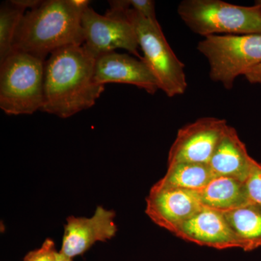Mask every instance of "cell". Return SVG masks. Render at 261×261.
Returning <instances> with one entry per match:
<instances>
[{
	"mask_svg": "<svg viewBox=\"0 0 261 261\" xmlns=\"http://www.w3.org/2000/svg\"><path fill=\"white\" fill-rule=\"evenodd\" d=\"M95 60L83 45L51 53L44 65L41 111L68 118L92 107L105 90L95 80Z\"/></svg>",
	"mask_w": 261,
	"mask_h": 261,
	"instance_id": "6da1fadb",
	"label": "cell"
},
{
	"mask_svg": "<svg viewBox=\"0 0 261 261\" xmlns=\"http://www.w3.org/2000/svg\"><path fill=\"white\" fill-rule=\"evenodd\" d=\"M88 0H46L24 14L13 51H23L45 60L58 49L83 45L82 18Z\"/></svg>",
	"mask_w": 261,
	"mask_h": 261,
	"instance_id": "7a4b0ae2",
	"label": "cell"
},
{
	"mask_svg": "<svg viewBox=\"0 0 261 261\" xmlns=\"http://www.w3.org/2000/svg\"><path fill=\"white\" fill-rule=\"evenodd\" d=\"M44 60L13 51L0 63V108L9 116L32 115L44 101Z\"/></svg>",
	"mask_w": 261,
	"mask_h": 261,
	"instance_id": "3957f363",
	"label": "cell"
},
{
	"mask_svg": "<svg viewBox=\"0 0 261 261\" xmlns=\"http://www.w3.org/2000/svg\"><path fill=\"white\" fill-rule=\"evenodd\" d=\"M178 14L192 32L203 37L261 34V10L221 0H184Z\"/></svg>",
	"mask_w": 261,
	"mask_h": 261,
	"instance_id": "277c9868",
	"label": "cell"
},
{
	"mask_svg": "<svg viewBox=\"0 0 261 261\" xmlns=\"http://www.w3.org/2000/svg\"><path fill=\"white\" fill-rule=\"evenodd\" d=\"M197 49L210 65V78L231 90L235 80L261 63V34L213 35Z\"/></svg>",
	"mask_w": 261,
	"mask_h": 261,
	"instance_id": "5b68a950",
	"label": "cell"
},
{
	"mask_svg": "<svg viewBox=\"0 0 261 261\" xmlns=\"http://www.w3.org/2000/svg\"><path fill=\"white\" fill-rule=\"evenodd\" d=\"M126 15L135 27L143 61L155 77L159 89L168 97L185 94L187 88L185 65L170 47L159 21L144 18L132 8Z\"/></svg>",
	"mask_w": 261,
	"mask_h": 261,
	"instance_id": "8992f818",
	"label": "cell"
},
{
	"mask_svg": "<svg viewBox=\"0 0 261 261\" xmlns=\"http://www.w3.org/2000/svg\"><path fill=\"white\" fill-rule=\"evenodd\" d=\"M82 25L84 47L94 58L123 49L139 59H143L139 53L140 47L137 33L126 13L106 12L102 15L88 7L82 14Z\"/></svg>",
	"mask_w": 261,
	"mask_h": 261,
	"instance_id": "52a82bcc",
	"label": "cell"
},
{
	"mask_svg": "<svg viewBox=\"0 0 261 261\" xmlns=\"http://www.w3.org/2000/svg\"><path fill=\"white\" fill-rule=\"evenodd\" d=\"M227 126L226 120L205 117L181 127L170 149L168 164H208Z\"/></svg>",
	"mask_w": 261,
	"mask_h": 261,
	"instance_id": "ba28073f",
	"label": "cell"
},
{
	"mask_svg": "<svg viewBox=\"0 0 261 261\" xmlns=\"http://www.w3.org/2000/svg\"><path fill=\"white\" fill-rule=\"evenodd\" d=\"M202 207L197 192L153 185L146 199L145 213L154 224L175 233Z\"/></svg>",
	"mask_w": 261,
	"mask_h": 261,
	"instance_id": "9c48e42d",
	"label": "cell"
},
{
	"mask_svg": "<svg viewBox=\"0 0 261 261\" xmlns=\"http://www.w3.org/2000/svg\"><path fill=\"white\" fill-rule=\"evenodd\" d=\"M116 213L98 206L91 218L70 216L66 219L64 236L60 252L73 260L83 255L97 242L111 240L118 228L115 223Z\"/></svg>",
	"mask_w": 261,
	"mask_h": 261,
	"instance_id": "30bf717a",
	"label": "cell"
},
{
	"mask_svg": "<svg viewBox=\"0 0 261 261\" xmlns=\"http://www.w3.org/2000/svg\"><path fill=\"white\" fill-rule=\"evenodd\" d=\"M94 75L97 83L130 84L154 94L159 86L145 62L116 51L96 58Z\"/></svg>",
	"mask_w": 261,
	"mask_h": 261,
	"instance_id": "8fae6325",
	"label": "cell"
},
{
	"mask_svg": "<svg viewBox=\"0 0 261 261\" xmlns=\"http://www.w3.org/2000/svg\"><path fill=\"white\" fill-rule=\"evenodd\" d=\"M178 238L217 250L241 248L240 240L224 213L202 207L174 233Z\"/></svg>",
	"mask_w": 261,
	"mask_h": 261,
	"instance_id": "7c38bea8",
	"label": "cell"
},
{
	"mask_svg": "<svg viewBox=\"0 0 261 261\" xmlns=\"http://www.w3.org/2000/svg\"><path fill=\"white\" fill-rule=\"evenodd\" d=\"M255 160L233 127L227 126L208 164L216 176H227L245 182Z\"/></svg>",
	"mask_w": 261,
	"mask_h": 261,
	"instance_id": "4fadbf2b",
	"label": "cell"
},
{
	"mask_svg": "<svg viewBox=\"0 0 261 261\" xmlns=\"http://www.w3.org/2000/svg\"><path fill=\"white\" fill-rule=\"evenodd\" d=\"M197 195L202 207L221 212L249 204L245 182L227 176H216Z\"/></svg>",
	"mask_w": 261,
	"mask_h": 261,
	"instance_id": "5bb4252c",
	"label": "cell"
},
{
	"mask_svg": "<svg viewBox=\"0 0 261 261\" xmlns=\"http://www.w3.org/2000/svg\"><path fill=\"white\" fill-rule=\"evenodd\" d=\"M215 177L207 163H178L168 165L166 175L154 186L197 192Z\"/></svg>",
	"mask_w": 261,
	"mask_h": 261,
	"instance_id": "9a60e30c",
	"label": "cell"
},
{
	"mask_svg": "<svg viewBox=\"0 0 261 261\" xmlns=\"http://www.w3.org/2000/svg\"><path fill=\"white\" fill-rule=\"evenodd\" d=\"M223 213L240 240V249L249 252L261 247V207L248 204Z\"/></svg>",
	"mask_w": 261,
	"mask_h": 261,
	"instance_id": "2e32d148",
	"label": "cell"
},
{
	"mask_svg": "<svg viewBox=\"0 0 261 261\" xmlns=\"http://www.w3.org/2000/svg\"><path fill=\"white\" fill-rule=\"evenodd\" d=\"M25 10L8 2L0 8V63L13 51V43Z\"/></svg>",
	"mask_w": 261,
	"mask_h": 261,
	"instance_id": "e0dca14e",
	"label": "cell"
},
{
	"mask_svg": "<svg viewBox=\"0 0 261 261\" xmlns=\"http://www.w3.org/2000/svg\"><path fill=\"white\" fill-rule=\"evenodd\" d=\"M245 183L249 204L261 207V163L255 161Z\"/></svg>",
	"mask_w": 261,
	"mask_h": 261,
	"instance_id": "ac0fdd59",
	"label": "cell"
},
{
	"mask_svg": "<svg viewBox=\"0 0 261 261\" xmlns=\"http://www.w3.org/2000/svg\"><path fill=\"white\" fill-rule=\"evenodd\" d=\"M58 254L54 241L49 238L39 248L29 252L24 257L23 261H57Z\"/></svg>",
	"mask_w": 261,
	"mask_h": 261,
	"instance_id": "d6986e66",
	"label": "cell"
},
{
	"mask_svg": "<svg viewBox=\"0 0 261 261\" xmlns=\"http://www.w3.org/2000/svg\"><path fill=\"white\" fill-rule=\"evenodd\" d=\"M132 9L144 18L152 21H157L155 15V3L152 0H129Z\"/></svg>",
	"mask_w": 261,
	"mask_h": 261,
	"instance_id": "ffe728a7",
	"label": "cell"
},
{
	"mask_svg": "<svg viewBox=\"0 0 261 261\" xmlns=\"http://www.w3.org/2000/svg\"><path fill=\"white\" fill-rule=\"evenodd\" d=\"M245 77L250 84H261V63L249 70Z\"/></svg>",
	"mask_w": 261,
	"mask_h": 261,
	"instance_id": "44dd1931",
	"label": "cell"
},
{
	"mask_svg": "<svg viewBox=\"0 0 261 261\" xmlns=\"http://www.w3.org/2000/svg\"><path fill=\"white\" fill-rule=\"evenodd\" d=\"M42 2L41 0H10V3L20 9L25 10L28 8L35 9L42 4Z\"/></svg>",
	"mask_w": 261,
	"mask_h": 261,
	"instance_id": "7402d4cb",
	"label": "cell"
},
{
	"mask_svg": "<svg viewBox=\"0 0 261 261\" xmlns=\"http://www.w3.org/2000/svg\"><path fill=\"white\" fill-rule=\"evenodd\" d=\"M57 261H73L70 260V259L67 258L65 257L63 254H61V252H59V254H58V260Z\"/></svg>",
	"mask_w": 261,
	"mask_h": 261,
	"instance_id": "603a6c76",
	"label": "cell"
},
{
	"mask_svg": "<svg viewBox=\"0 0 261 261\" xmlns=\"http://www.w3.org/2000/svg\"><path fill=\"white\" fill-rule=\"evenodd\" d=\"M255 5H256L261 10V0H258V1L255 2Z\"/></svg>",
	"mask_w": 261,
	"mask_h": 261,
	"instance_id": "cb8c5ba5",
	"label": "cell"
}]
</instances>
